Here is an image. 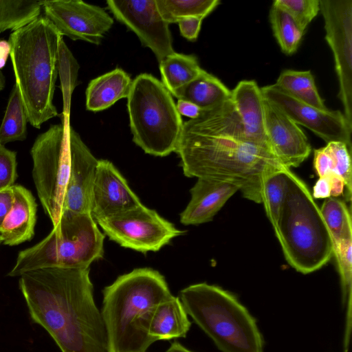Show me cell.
Here are the masks:
<instances>
[{"mask_svg":"<svg viewBox=\"0 0 352 352\" xmlns=\"http://www.w3.org/2000/svg\"><path fill=\"white\" fill-rule=\"evenodd\" d=\"M203 19L190 16L181 19L177 23L181 34L188 41H195L199 35Z\"/></svg>","mask_w":352,"mask_h":352,"instance_id":"38","label":"cell"},{"mask_svg":"<svg viewBox=\"0 0 352 352\" xmlns=\"http://www.w3.org/2000/svg\"><path fill=\"white\" fill-rule=\"evenodd\" d=\"M13 204L0 229L5 245H16L30 241L34 234L36 203L31 192L21 185L12 186Z\"/></svg>","mask_w":352,"mask_h":352,"instance_id":"20","label":"cell"},{"mask_svg":"<svg viewBox=\"0 0 352 352\" xmlns=\"http://www.w3.org/2000/svg\"><path fill=\"white\" fill-rule=\"evenodd\" d=\"M173 96L193 103L201 111L210 109L230 98V90L219 78L205 70Z\"/></svg>","mask_w":352,"mask_h":352,"instance_id":"23","label":"cell"},{"mask_svg":"<svg viewBox=\"0 0 352 352\" xmlns=\"http://www.w3.org/2000/svg\"><path fill=\"white\" fill-rule=\"evenodd\" d=\"M166 352H193L185 346H184L181 343L175 341L171 343L169 348L166 350Z\"/></svg>","mask_w":352,"mask_h":352,"instance_id":"44","label":"cell"},{"mask_svg":"<svg viewBox=\"0 0 352 352\" xmlns=\"http://www.w3.org/2000/svg\"><path fill=\"white\" fill-rule=\"evenodd\" d=\"M270 20L274 35L283 53L294 54L298 49L304 32L283 10L272 4Z\"/></svg>","mask_w":352,"mask_h":352,"instance_id":"32","label":"cell"},{"mask_svg":"<svg viewBox=\"0 0 352 352\" xmlns=\"http://www.w3.org/2000/svg\"><path fill=\"white\" fill-rule=\"evenodd\" d=\"M6 79L3 73L0 71V91L4 88Z\"/></svg>","mask_w":352,"mask_h":352,"instance_id":"45","label":"cell"},{"mask_svg":"<svg viewBox=\"0 0 352 352\" xmlns=\"http://www.w3.org/2000/svg\"><path fill=\"white\" fill-rule=\"evenodd\" d=\"M313 198L322 199L331 197V185L327 177H319L313 188Z\"/></svg>","mask_w":352,"mask_h":352,"instance_id":"40","label":"cell"},{"mask_svg":"<svg viewBox=\"0 0 352 352\" xmlns=\"http://www.w3.org/2000/svg\"><path fill=\"white\" fill-rule=\"evenodd\" d=\"M261 89L267 100L298 125L309 129L327 143L343 142L351 151L352 126L340 111L316 108L292 96L275 83Z\"/></svg>","mask_w":352,"mask_h":352,"instance_id":"12","label":"cell"},{"mask_svg":"<svg viewBox=\"0 0 352 352\" xmlns=\"http://www.w3.org/2000/svg\"><path fill=\"white\" fill-rule=\"evenodd\" d=\"M335 255L340 277L342 305L346 309V321L343 338V349L348 352L350 346L352 310V238L333 243Z\"/></svg>","mask_w":352,"mask_h":352,"instance_id":"25","label":"cell"},{"mask_svg":"<svg viewBox=\"0 0 352 352\" xmlns=\"http://www.w3.org/2000/svg\"><path fill=\"white\" fill-rule=\"evenodd\" d=\"M275 84L302 102L320 109H327L318 93L314 77L309 70H284Z\"/></svg>","mask_w":352,"mask_h":352,"instance_id":"26","label":"cell"},{"mask_svg":"<svg viewBox=\"0 0 352 352\" xmlns=\"http://www.w3.org/2000/svg\"><path fill=\"white\" fill-rule=\"evenodd\" d=\"M16 153L0 144V190L11 188L17 178Z\"/></svg>","mask_w":352,"mask_h":352,"instance_id":"36","label":"cell"},{"mask_svg":"<svg viewBox=\"0 0 352 352\" xmlns=\"http://www.w3.org/2000/svg\"><path fill=\"white\" fill-rule=\"evenodd\" d=\"M320 11L324 20L325 38L333 54L344 115L352 126V1L320 0Z\"/></svg>","mask_w":352,"mask_h":352,"instance_id":"11","label":"cell"},{"mask_svg":"<svg viewBox=\"0 0 352 352\" xmlns=\"http://www.w3.org/2000/svg\"><path fill=\"white\" fill-rule=\"evenodd\" d=\"M285 172L287 190L274 230L287 263L307 274L330 261L333 239L305 183L290 168Z\"/></svg>","mask_w":352,"mask_h":352,"instance_id":"5","label":"cell"},{"mask_svg":"<svg viewBox=\"0 0 352 352\" xmlns=\"http://www.w3.org/2000/svg\"><path fill=\"white\" fill-rule=\"evenodd\" d=\"M190 326L179 298L173 296L153 308L147 321L146 332L156 342L185 338Z\"/></svg>","mask_w":352,"mask_h":352,"instance_id":"21","label":"cell"},{"mask_svg":"<svg viewBox=\"0 0 352 352\" xmlns=\"http://www.w3.org/2000/svg\"><path fill=\"white\" fill-rule=\"evenodd\" d=\"M43 0H0V34L14 31L41 14Z\"/></svg>","mask_w":352,"mask_h":352,"instance_id":"28","label":"cell"},{"mask_svg":"<svg viewBox=\"0 0 352 352\" xmlns=\"http://www.w3.org/2000/svg\"><path fill=\"white\" fill-rule=\"evenodd\" d=\"M115 18L133 32L160 63L174 53L169 24L162 17L155 0L107 1Z\"/></svg>","mask_w":352,"mask_h":352,"instance_id":"14","label":"cell"},{"mask_svg":"<svg viewBox=\"0 0 352 352\" xmlns=\"http://www.w3.org/2000/svg\"><path fill=\"white\" fill-rule=\"evenodd\" d=\"M126 98L133 142L153 156L175 152L184 122L162 82L151 74H141L132 80Z\"/></svg>","mask_w":352,"mask_h":352,"instance_id":"8","label":"cell"},{"mask_svg":"<svg viewBox=\"0 0 352 352\" xmlns=\"http://www.w3.org/2000/svg\"><path fill=\"white\" fill-rule=\"evenodd\" d=\"M187 314L221 352H264L256 318L231 292L200 283L179 296Z\"/></svg>","mask_w":352,"mask_h":352,"instance_id":"6","label":"cell"},{"mask_svg":"<svg viewBox=\"0 0 352 352\" xmlns=\"http://www.w3.org/2000/svg\"><path fill=\"white\" fill-rule=\"evenodd\" d=\"M334 160V173L342 178L346 191L345 198L347 201L351 200V151L346 144L341 142L327 143Z\"/></svg>","mask_w":352,"mask_h":352,"instance_id":"35","label":"cell"},{"mask_svg":"<svg viewBox=\"0 0 352 352\" xmlns=\"http://www.w3.org/2000/svg\"><path fill=\"white\" fill-rule=\"evenodd\" d=\"M132 80L120 68L91 80L86 89V108L98 112L105 110L119 100L127 98Z\"/></svg>","mask_w":352,"mask_h":352,"instance_id":"22","label":"cell"},{"mask_svg":"<svg viewBox=\"0 0 352 352\" xmlns=\"http://www.w3.org/2000/svg\"><path fill=\"white\" fill-rule=\"evenodd\" d=\"M239 190L237 186L230 182L197 178L190 190V200L180 214V222L188 226L212 221L226 201Z\"/></svg>","mask_w":352,"mask_h":352,"instance_id":"18","label":"cell"},{"mask_svg":"<svg viewBox=\"0 0 352 352\" xmlns=\"http://www.w3.org/2000/svg\"><path fill=\"white\" fill-rule=\"evenodd\" d=\"M265 129L270 147L285 167H298L310 155L308 139L291 118L264 98Z\"/></svg>","mask_w":352,"mask_h":352,"instance_id":"16","label":"cell"},{"mask_svg":"<svg viewBox=\"0 0 352 352\" xmlns=\"http://www.w3.org/2000/svg\"><path fill=\"white\" fill-rule=\"evenodd\" d=\"M2 243L1 240V238H0V244Z\"/></svg>","mask_w":352,"mask_h":352,"instance_id":"46","label":"cell"},{"mask_svg":"<svg viewBox=\"0 0 352 352\" xmlns=\"http://www.w3.org/2000/svg\"><path fill=\"white\" fill-rule=\"evenodd\" d=\"M176 107L180 115L189 117L190 119L197 118L201 111L197 105L183 100H178Z\"/></svg>","mask_w":352,"mask_h":352,"instance_id":"41","label":"cell"},{"mask_svg":"<svg viewBox=\"0 0 352 352\" xmlns=\"http://www.w3.org/2000/svg\"><path fill=\"white\" fill-rule=\"evenodd\" d=\"M28 122L18 86L14 84L11 91L1 124L0 144L23 141L27 137Z\"/></svg>","mask_w":352,"mask_h":352,"instance_id":"27","label":"cell"},{"mask_svg":"<svg viewBox=\"0 0 352 352\" xmlns=\"http://www.w3.org/2000/svg\"><path fill=\"white\" fill-rule=\"evenodd\" d=\"M314 165L319 177L334 173V160L327 145L314 150Z\"/></svg>","mask_w":352,"mask_h":352,"instance_id":"37","label":"cell"},{"mask_svg":"<svg viewBox=\"0 0 352 352\" xmlns=\"http://www.w3.org/2000/svg\"><path fill=\"white\" fill-rule=\"evenodd\" d=\"M273 4L285 10L303 32L320 11V0H275Z\"/></svg>","mask_w":352,"mask_h":352,"instance_id":"34","label":"cell"},{"mask_svg":"<svg viewBox=\"0 0 352 352\" xmlns=\"http://www.w3.org/2000/svg\"><path fill=\"white\" fill-rule=\"evenodd\" d=\"M102 294L108 352H146L155 342L146 332L150 314L173 296L164 276L152 268L134 269L105 287Z\"/></svg>","mask_w":352,"mask_h":352,"instance_id":"3","label":"cell"},{"mask_svg":"<svg viewBox=\"0 0 352 352\" xmlns=\"http://www.w3.org/2000/svg\"><path fill=\"white\" fill-rule=\"evenodd\" d=\"M62 38L55 26L41 15L9 36L15 84L28 122L36 129L58 116L53 98Z\"/></svg>","mask_w":352,"mask_h":352,"instance_id":"4","label":"cell"},{"mask_svg":"<svg viewBox=\"0 0 352 352\" xmlns=\"http://www.w3.org/2000/svg\"><path fill=\"white\" fill-rule=\"evenodd\" d=\"M286 168L282 166L269 171L262 182L261 203L273 228L276 226L287 190Z\"/></svg>","mask_w":352,"mask_h":352,"instance_id":"29","label":"cell"},{"mask_svg":"<svg viewBox=\"0 0 352 352\" xmlns=\"http://www.w3.org/2000/svg\"><path fill=\"white\" fill-rule=\"evenodd\" d=\"M230 100L246 134L257 142L270 147L265 129L264 97L256 82L240 81L231 90Z\"/></svg>","mask_w":352,"mask_h":352,"instance_id":"19","label":"cell"},{"mask_svg":"<svg viewBox=\"0 0 352 352\" xmlns=\"http://www.w3.org/2000/svg\"><path fill=\"white\" fill-rule=\"evenodd\" d=\"M69 143L70 170L63 210L90 213L92 189L98 160L71 126H69Z\"/></svg>","mask_w":352,"mask_h":352,"instance_id":"17","label":"cell"},{"mask_svg":"<svg viewBox=\"0 0 352 352\" xmlns=\"http://www.w3.org/2000/svg\"><path fill=\"white\" fill-rule=\"evenodd\" d=\"M331 185V197H336L344 193V182L339 175L331 173L327 176Z\"/></svg>","mask_w":352,"mask_h":352,"instance_id":"42","label":"cell"},{"mask_svg":"<svg viewBox=\"0 0 352 352\" xmlns=\"http://www.w3.org/2000/svg\"><path fill=\"white\" fill-rule=\"evenodd\" d=\"M62 117L61 124H52L37 136L30 150L36 192L53 227L63 210L70 170L69 116Z\"/></svg>","mask_w":352,"mask_h":352,"instance_id":"9","label":"cell"},{"mask_svg":"<svg viewBox=\"0 0 352 352\" xmlns=\"http://www.w3.org/2000/svg\"><path fill=\"white\" fill-rule=\"evenodd\" d=\"M163 19L169 23H178L190 16L204 19L221 3L219 0H155Z\"/></svg>","mask_w":352,"mask_h":352,"instance_id":"30","label":"cell"},{"mask_svg":"<svg viewBox=\"0 0 352 352\" xmlns=\"http://www.w3.org/2000/svg\"><path fill=\"white\" fill-rule=\"evenodd\" d=\"M104 234L90 213L63 210L50 234L19 252L11 277L43 268L87 269L103 257Z\"/></svg>","mask_w":352,"mask_h":352,"instance_id":"7","label":"cell"},{"mask_svg":"<svg viewBox=\"0 0 352 352\" xmlns=\"http://www.w3.org/2000/svg\"><path fill=\"white\" fill-rule=\"evenodd\" d=\"M13 204L12 188L0 190V229L2 223L12 208Z\"/></svg>","mask_w":352,"mask_h":352,"instance_id":"39","label":"cell"},{"mask_svg":"<svg viewBox=\"0 0 352 352\" xmlns=\"http://www.w3.org/2000/svg\"><path fill=\"white\" fill-rule=\"evenodd\" d=\"M57 69L63 99V115L69 116L71 97L77 85L79 65L63 38L58 45Z\"/></svg>","mask_w":352,"mask_h":352,"instance_id":"33","label":"cell"},{"mask_svg":"<svg viewBox=\"0 0 352 352\" xmlns=\"http://www.w3.org/2000/svg\"><path fill=\"white\" fill-rule=\"evenodd\" d=\"M159 65L161 82L172 95L204 70L195 56L175 52L166 56Z\"/></svg>","mask_w":352,"mask_h":352,"instance_id":"24","label":"cell"},{"mask_svg":"<svg viewBox=\"0 0 352 352\" xmlns=\"http://www.w3.org/2000/svg\"><path fill=\"white\" fill-rule=\"evenodd\" d=\"M10 54V45L8 41L0 40V69H2Z\"/></svg>","mask_w":352,"mask_h":352,"instance_id":"43","label":"cell"},{"mask_svg":"<svg viewBox=\"0 0 352 352\" xmlns=\"http://www.w3.org/2000/svg\"><path fill=\"white\" fill-rule=\"evenodd\" d=\"M42 9L60 34L74 41L99 45L113 25L104 8L80 0H43Z\"/></svg>","mask_w":352,"mask_h":352,"instance_id":"13","label":"cell"},{"mask_svg":"<svg viewBox=\"0 0 352 352\" xmlns=\"http://www.w3.org/2000/svg\"><path fill=\"white\" fill-rule=\"evenodd\" d=\"M19 286L32 320L48 332L62 352H108L89 268L32 270L20 276Z\"/></svg>","mask_w":352,"mask_h":352,"instance_id":"2","label":"cell"},{"mask_svg":"<svg viewBox=\"0 0 352 352\" xmlns=\"http://www.w3.org/2000/svg\"><path fill=\"white\" fill-rule=\"evenodd\" d=\"M320 210L333 243L352 238L351 212L344 201L329 197Z\"/></svg>","mask_w":352,"mask_h":352,"instance_id":"31","label":"cell"},{"mask_svg":"<svg viewBox=\"0 0 352 352\" xmlns=\"http://www.w3.org/2000/svg\"><path fill=\"white\" fill-rule=\"evenodd\" d=\"M141 204L116 167L109 160H98L90 209V214L96 222Z\"/></svg>","mask_w":352,"mask_h":352,"instance_id":"15","label":"cell"},{"mask_svg":"<svg viewBox=\"0 0 352 352\" xmlns=\"http://www.w3.org/2000/svg\"><path fill=\"white\" fill-rule=\"evenodd\" d=\"M96 223L111 240L144 254L160 250L186 232L142 204Z\"/></svg>","mask_w":352,"mask_h":352,"instance_id":"10","label":"cell"},{"mask_svg":"<svg viewBox=\"0 0 352 352\" xmlns=\"http://www.w3.org/2000/svg\"><path fill=\"white\" fill-rule=\"evenodd\" d=\"M175 153L185 176L234 184L256 203L265 175L284 166L270 146L246 134L230 98L185 122Z\"/></svg>","mask_w":352,"mask_h":352,"instance_id":"1","label":"cell"}]
</instances>
